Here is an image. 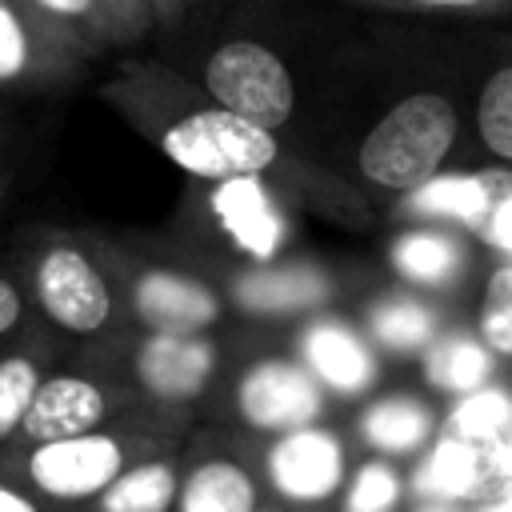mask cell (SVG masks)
Listing matches in <instances>:
<instances>
[{"label": "cell", "mask_w": 512, "mask_h": 512, "mask_svg": "<svg viewBox=\"0 0 512 512\" xmlns=\"http://www.w3.org/2000/svg\"><path fill=\"white\" fill-rule=\"evenodd\" d=\"M456 140V108L436 92L404 96L360 144V172L384 188L416 192L428 184Z\"/></svg>", "instance_id": "1"}, {"label": "cell", "mask_w": 512, "mask_h": 512, "mask_svg": "<svg viewBox=\"0 0 512 512\" xmlns=\"http://www.w3.org/2000/svg\"><path fill=\"white\" fill-rule=\"evenodd\" d=\"M164 152L176 168L204 180L260 176L276 160V136L228 108H204L164 132Z\"/></svg>", "instance_id": "2"}, {"label": "cell", "mask_w": 512, "mask_h": 512, "mask_svg": "<svg viewBox=\"0 0 512 512\" xmlns=\"http://www.w3.org/2000/svg\"><path fill=\"white\" fill-rule=\"evenodd\" d=\"M204 84L220 100V108L260 124L268 132L280 128L292 116V104H296V88H292V76H288L284 60L276 52L252 44V40L220 44L208 56Z\"/></svg>", "instance_id": "3"}, {"label": "cell", "mask_w": 512, "mask_h": 512, "mask_svg": "<svg viewBox=\"0 0 512 512\" xmlns=\"http://www.w3.org/2000/svg\"><path fill=\"white\" fill-rule=\"evenodd\" d=\"M28 472L48 496H60V500L96 496L120 476V444L96 432L48 440L32 452Z\"/></svg>", "instance_id": "4"}, {"label": "cell", "mask_w": 512, "mask_h": 512, "mask_svg": "<svg viewBox=\"0 0 512 512\" xmlns=\"http://www.w3.org/2000/svg\"><path fill=\"white\" fill-rule=\"evenodd\" d=\"M36 296H40V308L68 332H96L112 308L108 284L88 264V256H80L72 248H56L40 260Z\"/></svg>", "instance_id": "5"}, {"label": "cell", "mask_w": 512, "mask_h": 512, "mask_svg": "<svg viewBox=\"0 0 512 512\" xmlns=\"http://www.w3.org/2000/svg\"><path fill=\"white\" fill-rule=\"evenodd\" d=\"M240 412L256 428L292 432V428H304L320 412V392L304 368L284 364V360H268L244 376Z\"/></svg>", "instance_id": "6"}, {"label": "cell", "mask_w": 512, "mask_h": 512, "mask_svg": "<svg viewBox=\"0 0 512 512\" xmlns=\"http://www.w3.org/2000/svg\"><path fill=\"white\" fill-rule=\"evenodd\" d=\"M268 476L288 500H324L344 476V452L320 428H292L268 452Z\"/></svg>", "instance_id": "7"}, {"label": "cell", "mask_w": 512, "mask_h": 512, "mask_svg": "<svg viewBox=\"0 0 512 512\" xmlns=\"http://www.w3.org/2000/svg\"><path fill=\"white\" fill-rule=\"evenodd\" d=\"M104 416V396L96 384L80 380V376H52L48 384L36 388L28 412H24V432L40 444L48 440H68V436H84L100 424Z\"/></svg>", "instance_id": "8"}, {"label": "cell", "mask_w": 512, "mask_h": 512, "mask_svg": "<svg viewBox=\"0 0 512 512\" xmlns=\"http://www.w3.org/2000/svg\"><path fill=\"white\" fill-rule=\"evenodd\" d=\"M212 212L220 216L224 232L248 248L252 256H272L280 248L284 224L276 216V208L264 196V184L256 176H236V180H220V188L212 192Z\"/></svg>", "instance_id": "9"}, {"label": "cell", "mask_w": 512, "mask_h": 512, "mask_svg": "<svg viewBox=\"0 0 512 512\" xmlns=\"http://www.w3.org/2000/svg\"><path fill=\"white\" fill-rule=\"evenodd\" d=\"M212 372V348L184 336L160 332L140 348V376L160 396H192Z\"/></svg>", "instance_id": "10"}, {"label": "cell", "mask_w": 512, "mask_h": 512, "mask_svg": "<svg viewBox=\"0 0 512 512\" xmlns=\"http://www.w3.org/2000/svg\"><path fill=\"white\" fill-rule=\"evenodd\" d=\"M136 312L160 332H192L216 316V300L196 280L172 272H148L136 284Z\"/></svg>", "instance_id": "11"}, {"label": "cell", "mask_w": 512, "mask_h": 512, "mask_svg": "<svg viewBox=\"0 0 512 512\" xmlns=\"http://www.w3.org/2000/svg\"><path fill=\"white\" fill-rule=\"evenodd\" d=\"M304 356L316 368V376L340 392H360L376 372L372 356L344 324H312L304 336Z\"/></svg>", "instance_id": "12"}, {"label": "cell", "mask_w": 512, "mask_h": 512, "mask_svg": "<svg viewBox=\"0 0 512 512\" xmlns=\"http://www.w3.org/2000/svg\"><path fill=\"white\" fill-rule=\"evenodd\" d=\"M324 276L312 268H272V272H252L236 284V300L252 312H292L308 308L324 296Z\"/></svg>", "instance_id": "13"}, {"label": "cell", "mask_w": 512, "mask_h": 512, "mask_svg": "<svg viewBox=\"0 0 512 512\" xmlns=\"http://www.w3.org/2000/svg\"><path fill=\"white\" fill-rule=\"evenodd\" d=\"M252 504H256V488L248 472L228 460L200 464L180 496V512H252Z\"/></svg>", "instance_id": "14"}, {"label": "cell", "mask_w": 512, "mask_h": 512, "mask_svg": "<svg viewBox=\"0 0 512 512\" xmlns=\"http://www.w3.org/2000/svg\"><path fill=\"white\" fill-rule=\"evenodd\" d=\"M480 472H484L480 444H472L464 436H448L436 444L432 460L420 468L416 488L428 496H464L480 480Z\"/></svg>", "instance_id": "15"}, {"label": "cell", "mask_w": 512, "mask_h": 512, "mask_svg": "<svg viewBox=\"0 0 512 512\" xmlns=\"http://www.w3.org/2000/svg\"><path fill=\"white\" fill-rule=\"evenodd\" d=\"M416 212H432V216H456L464 224H480L484 208H488V172L480 176H432L428 184H420L408 200Z\"/></svg>", "instance_id": "16"}, {"label": "cell", "mask_w": 512, "mask_h": 512, "mask_svg": "<svg viewBox=\"0 0 512 512\" xmlns=\"http://www.w3.org/2000/svg\"><path fill=\"white\" fill-rule=\"evenodd\" d=\"M176 496L168 464H144L104 488V512H164Z\"/></svg>", "instance_id": "17"}, {"label": "cell", "mask_w": 512, "mask_h": 512, "mask_svg": "<svg viewBox=\"0 0 512 512\" xmlns=\"http://www.w3.org/2000/svg\"><path fill=\"white\" fill-rule=\"evenodd\" d=\"M488 376V352L476 340L464 336H448L440 344H432L428 352V380L452 392H472L476 384H484Z\"/></svg>", "instance_id": "18"}, {"label": "cell", "mask_w": 512, "mask_h": 512, "mask_svg": "<svg viewBox=\"0 0 512 512\" xmlns=\"http://www.w3.org/2000/svg\"><path fill=\"white\" fill-rule=\"evenodd\" d=\"M364 436L384 452L416 448L428 436V412L412 400H380L364 416Z\"/></svg>", "instance_id": "19"}, {"label": "cell", "mask_w": 512, "mask_h": 512, "mask_svg": "<svg viewBox=\"0 0 512 512\" xmlns=\"http://www.w3.org/2000/svg\"><path fill=\"white\" fill-rule=\"evenodd\" d=\"M508 424H512V396L500 388H480L452 412L448 432L472 444H496L500 432H508Z\"/></svg>", "instance_id": "20"}, {"label": "cell", "mask_w": 512, "mask_h": 512, "mask_svg": "<svg viewBox=\"0 0 512 512\" xmlns=\"http://www.w3.org/2000/svg\"><path fill=\"white\" fill-rule=\"evenodd\" d=\"M476 124H480V140L496 156L512 160V64L488 76L476 104Z\"/></svg>", "instance_id": "21"}, {"label": "cell", "mask_w": 512, "mask_h": 512, "mask_svg": "<svg viewBox=\"0 0 512 512\" xmlns=\"http://www.w3.org/2000/svg\"><path fill=\"white\" fill-rule=\"evenodd\" d=\"M396 268L412 280H448L456 268V248L436 232H412L396 244Z\"/></svg>", "instance_id": "22"}, {"label": "cell", "mask_w": 512, "mask_h": 512, "mask_svg": "<svg viewBox=\"0 0 512 512\" xmlns=\"http://www.w3.org/2000/svg\"><path fill=\"white\" fill-rule=\"evenodd\" d=\"M376 336L392 348H424L432 340V316L412 300H388L372 316Z\"/></svg>", "instance_id": "23"}, {"label": "cell", "mask_w": 512, "mask_h": 512, "mask_svg": "<svg viewBox=\"0 0 512 512\" xmlns=\"http://www.w3.org/2000/svg\"><path fill=\"white\" fill-rule=\"evenodd\" d=\"M36 388H40V380L28 360H20V356L0 360V436L12 432L16 420H24Z\"/></svg>", "instance_id": "24"}, {"label": "cell", "mask_w": 512, "mask_h": 512, "mask_svg": "<svg viewBox=\"0 0 512 512\" xmlns=\"http://www.w3.org/2000/svg\"><path fill=\"white\" fill-rule=\"evenodd\" d=\"M480 328H484V340L512 356V268H500L488 284V296H484V316H480Z\"/></svg>", "instance_id": "25"}, {"label": "cell", "mask_w": 512, "mask_h": 512, "mask_svg": "<svg viewBox=\"0 0 512 512\" xmlns=\"http://www.w3.org/2000/svg\"><path fill=\"white\" fill-rule=\"evenodd\" d=\"M476 232L488 244L512 252V172H488V208Z\"/></svg>", "instance_id": "26"}, {"label": "cell", "mask_w": 512, "mask_h": 512, "mask_svg": "<svg viewBox=\"0 0 512 512\" xmlns=\"http://www.w3.org/2000/svg\"><path fill=\"white\" fill-rule=\"evenodd\" d=\"M396 492H400V484L388 464H364L348 492V512H384V508H392Z\"/></svg>", "instance_id": "27"}, {"label": "cell", "mask_w": 512, "mask_h": 512, "mask_svg": "<svg viewBox=\"0 0 512 512\" xmlns=\"http://www.w3.org/2000/svg\"><path fill=\"white\" fill-rule=\"evenodd\" d=\"M28 44H24V28L16 20V12L8 4H0V80L16 76L24 68Z\"/></svg>", "instance_id": "28"}, {"label": "cell", "mask_w": 512, "mask_h": 512, "mask_svg": "<svg viewBox=\"0 0 512 512\" xmlns=\"http://www.w3.org/2000/svg\"><path fill=\"white\" fill-rule=\"evenodd\" d=\"M16 320H20V296H16V288L0 276V332H8Z\"/></svg>", "instance_id": "29"}, {"label": "cell", "mask_w": 512, "mask_h": 512, "mask_svg": "<svg viewBox=\"0 0 512 512\" xmlns=\"http://www.w3.org/2000/svg\"><path fill=\"white\" fill-rule=\"evenodd\" d=\"M488 468H492L496 476L512 480V436H504V440H496V444L488 448Z\"/></svg>", "instance_id": "30"}, {"label": "cell", "mask_w": 512, "mask_h": 512, "mask_svg": "<svg viewBox=\"0 0 512 512\" xmlns=\"http://www.w3.org/2000/svg\"><path fill=\"white\" fill-rule=\"evenodd\" d=\"M48 12H60V16H80L92 8V0H40Z\"/></svg>", "instance_id": "31"}, {"label": "cell", "mask_w": 512, "mask_h": 512, "mask_svg": "<svg viewBox=\"0 0 512 512\" xmlns=\"http://www.w3.org/2000/svg\"><path fill=\"white\" fill-rule=\"evenodd\" d=\"M0 512H36L24 496H16L12 488H0Z\"/></svg>", "instance_id": "32"}, {"label": "cell", "mask_w": 512, "mask_h": 512, "mask_svg": "<svg viewBox=\"0 0 512 512\" xmlns=\"http://www.w3.org/2000/svg\"><path fill=\"white\" fill-rule=\"evenodd\" d=\"M484 512H512V484H508V492L500 496V504H492V508H484Z\"/></svg>", "instance_id": "33"}, {"label": "cell", "mask_w": 512, "mask_h": 512, "mask_svg": "<svg viewBox=\"0 0 512 512\" xmlns=\"http://www.w3.org/2000/svg\"><path fill=\"white\" fill-rule=\"evenodd\" d=\"M424 4H452V8H464V4H480V0H424Z\"/></svg>", "instance_id": "34"}]
</instances>
